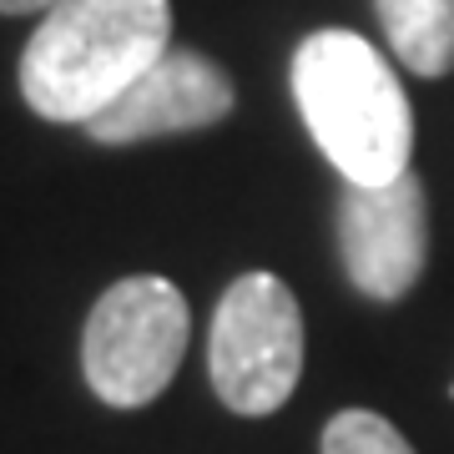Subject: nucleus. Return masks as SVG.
I'll use <instances>...</instances> for the list:
<instances>
[{"mask_svg":"<svg viewBox=\"0 0 454 454\" xmlns=\"http://www.w3.org/2000/svg\"><path fill=\"white\" fill-rule=\"evenodd\" d=\"M384 41L414 76L454 71V0H373Z\"/></svg>","mask_w":454,"mask_h":454,"instance_id":"0eeeda50","label":"nucleus"},{"mask_svg":"<svg viewBox=\"0 0 454 454\" xmlns=\"http://www.w3.org/2000/svg\"><path fill=\"white\" fill-rule=\"evenodd\" d=\"M212 389L232 414L262 419L303 379V309L278 273H243L223 293L207 333Z\"/></svg>","mask_w":454,"mask_h":454,"instance_id":"20e7f679","label":"nucleus"},{"mask_svg":"<svg viewBox=\"0 0 454 454\" xmlns=\"http://www.w3.org/2000/svg\"><path fill=\"white\" fill-rule=\"evenodd\" d=\"M192 339V313L177 283L157 273L121 278L97 298L82 333V373L112 409H142L177 379Z\"/></svg>","mask_w":454,"mask_h":454,"instance_id":"7ed1b4c3","label":"nucleus"},{"mask_svg":"<svg viewBox=\"0 0 454 454\" xmlns=\"http://www.w3.org/2000/svg\"><path fill=\"white\" fill-rule=\"evenodd\" d=\"M324 454H414L399 429L373 409H343L324 424Z\"/></svg>","mask_w":454,"mask_h":454,"instance_id":"6e6552de","label":"nucleus"},{"mask_svg":"<svg viewBox=\"0 0 454 454\" xmlns=\"http://www.w3.org/2000/svg\"><path fill=\"white\" fill-rule=\"evenodd\" d=\"M238 106L227 71L202 51H162L142 76L121 91L101 116L86 121V137L101 146H137L177 131L217 127Z\"/></svg>","mask_w":454,"mask_h":454,"instance_id":"423d86ee","label":"nucleus"},{"mask_svg":"<svg viewBox=\"0 0 454 454\" xmlns=\"http://www.w3.org/2000/svg\"><path fill=\"white\" fill-rule=\"evenodd\" d=\"M450 394H454V389H450Z\"/></svg>","mask_w":454,"mask_h":454,"instance_id":"9d476101","label":"nucleus"},{"mask_svg":"<svg viewBox=\"0 0 454 454\" xmlns=\"http://www.w3.org/2000/svg\"><path fill=\"white\" fill-rule=\"evenodd\" d=\"M172 51L167 0H61L20 51V97L46 121L86 127Z\"/></svg>","mask_w":454,"mask_h":454,"instance_id":"f257e3e1","label":"nucleus"},{"mask_svg":"<svg viewBox=\"0 0 454 454\" xmlns=\"http://www.w3.org/2000/svg\"><path fill=\"white\" fill-rule=\"evenodd\" d=\"M343 273L373 303H399L429 262V202L414 172L384 187H343L339 197Z\"/></svg>","mask_w":454,"mask_h":454,"instance_id":"39448f33","label":"nucleus"},{"mask_svg":"<svg viewBox=\"0 0 454 454\" xmlns=\"http://www.w3.org/2000/svg\"><path fill=\"white\" fill-rule=\"evenodd\" d=\"M293 101L328 162L354 187L409 172L414 112L394 66L354 31H313L293 51Z\"/></svg>","mask_w":454,"mask_h":454,"instance_id":"f03ea898","label":"nucleus"},{"mask_svg":"<svg viewBox=\"0 0 454 454\" xmlns=\"http://www.w3.org/2000/svg\"><path fill=\"white\" fill-rule=\"evenodd\" d=\"M61 0H0V16H46Z\"/></svg>","mask_w":454,"mask_h":454,"instance_id":"1a4fd4ad","label":"nucleus"}]
</instances>
